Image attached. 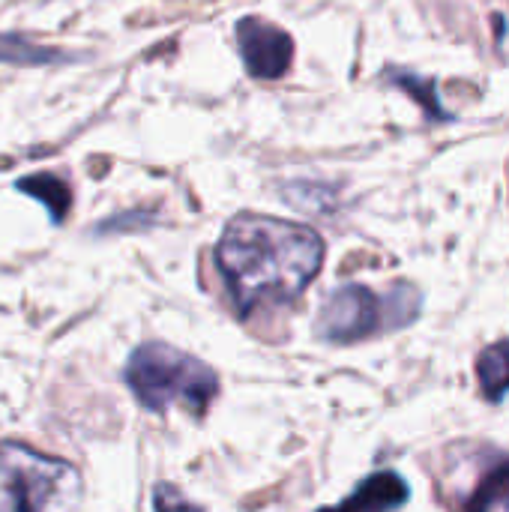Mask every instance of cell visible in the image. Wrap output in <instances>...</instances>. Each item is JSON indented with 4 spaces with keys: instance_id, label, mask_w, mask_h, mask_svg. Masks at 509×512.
I'll return each instance as SVG.
<instances>
[{
    "instance_id": "cell-1",
    "label": "cell",
    "mask_w": 509,
    "mask_h": 512,
    "mask_svg": "<svg viewBox=\"0 0 509 512\" xmlns=\"http://www.w3.org/2000/svg\"><path fill=\"white\" fill-rule=\"evenodd\" d=\"M216 261L240 315H252L291 303L312 285L324 264V240L300 222L240 213L225 225Z\"/></svg>"
},
{
    "instance_id": "cell-2",
    "label": "cell",
    "mask_w": 509,
    "mask_h": 512,
    "mask_svg": "<svg viewBox=\"0 0 509 512\" xmlns=\"http://www.w3.org/2000/svg\"><path fill=\"white\" fill-rule=\"evenodd\" d=\"M123 378L138 405L147 411L183 405L192 414H204L219 396V375L198 357L165 342H147L135 348Z\"/></svg>"
},
{
    "instance_id": "cell-3",
    "label": "cell",
    "mask_w": 509,
    "mask_h": 512,
    "mask_svg": "<svg viewBox=\"0 0 509 512\" xmlns=\"http://www.w3.org/2000/svg\"><path fill=\"white\" fill-rule=\"evenodd\" d=\"M84 495L72 462L0 441V512H78Z\"/></svg>"
},
{
    "instance_id": "cell-4",
    "label": "cell",
    "mask_w": 509,
    "mask_h": 512,
    "mask_svg": "<svg viewBox=\"0 0 509 512\" xmlns=\"http://www.w3.org/2000/svg\"><path fill=\"white\" fill-rule=\"evenodd\" d=\"M420 312V294L408 285L393 288L387 297H378L375 291L363 285H345L330 294L324 303L315 333L324 342L351 345L360 339H369L390 327H405Z\"/></svg>"
},
{
    "instance_id": "cell-5",
    "label": "cell",
    "mask_w": 509,
    "mask_h": 512,
    "mask_svg": "<svg viewBox=\"0 0 509 512\" xmlns=\"http://www.w3.org/2000/svg\"><path fill=\"white\" fill-rule=\"evenodd\" d=\"M237 42H240V54H243L249 75L282 78L291 69L294 42L282 27L264 18H243L237 24Z\"/></svg>"
},
{
    "instance_id": "cell-6",
    "label": "cell",
    "mask_w": 509,
    "mask_h": 512,
    "mask_svg": "<svg viewBox=\"0 0 509 512\" xmlns=\"http://www.w3.org/2000/svg\"><path fill=\"white\" fill-rule=\"evenodd\" d=\"M411 498V489L405 477L396 471H378L366 477L342 504L321 507L318 512H399Z\"/></svg>"
},
{
    "instance_id": "cell-7",
    "label": "cell",
    "mask_w": 509,
    "mask_h": 512,
    "mask_svg": "<svg viewBox=\"0 0 509 512\" xmlns=\"http://www.w3.org/2000/svg\"><path fill=\"white\" fill-rule=\"evenodd\" d=\"M509 512V456L492 465L474 486L459 512Z\"/></svg>"
},
{
    "instance_id": "cell-8",
    "label": "cell",
    "mask_w": 509,
    "mask_h": 512,
    "mask_svg": "<svg viewBox=\"0 0 509 512\" xmlns=\"http://www.w3.org/2000/svg\"><path fill=\"white\" fill-rule=\"evenodd\" d=\"M477 381L489 402H501L509 393V339L489 345L477 357Z\"/></svg>"
},
{
    "instance_id": "cell-9",
    "label": "cell",
    "mask_w": 509,
    "mask_h": 512,
    "mask_svg": "<svg viewBox=\"0 0 509 512\" xmlns=\"http://www.w3.org/2000/svg\"><path fill=\"white\" fill-rule=\"evenodd\" d=\"M15 189H21L24 195L42 201L45 210H48V216H51L54 222H63L66 213H69V207H72V192H69V186H66L60 177H54V174H30V177H21V180L15 183Z\"/></svg>"
},
{
    "instance_id": "cell-10",
    "label": "cell",
    "mask_w": 509,
    "mask_h": 512,
    "mask_svg": "<svg viewBox=\"0 0 509 512\" xmlns=\"http://www.w3.org/2000/svg\"><path fill=\"white\" fill-rule=\"evenodd\" d=\"M60 60H69V57L54 48L21 39L15 33H0V63L6 66H45V63H60Z\"/></svg>"
},
{
    "instance_id": "cell-11",
    "label": "cell",
    "mask_w": 509,
    "mask_h": 512,
    "mask_svg": "<svg viewBox=\"0 0 509 512\" xmlns=\"http://www.w3.org/2000/svg\"><path fill=\"white\" fill-rule=\"evenodd\" d=\"M393 84H399V87H405L408 93H414V99L432 114V117H438V120H450V114L438 105V99H435V90H432V81H420L417 75H408L405 69H390V75H387Z\"/></svg>"
},
{
    "instance_id": "cell-12",
    "label": "cell",
    "mask_w": 509,
    "mask_h": 512,
    "mask_svg": "<svg viewBox=\"0 0 509 512\" xmlns=\"http://www.w3.org/2000/svg\"><path fill=\"white\" fill-rule=\"evenodd\" d=\"M156 512H198L192 504H186L183 498H180V492L171 486H159L156 489Z\"/></svg>"
}]
</instances>
